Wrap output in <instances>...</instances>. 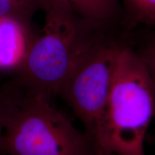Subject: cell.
Returning <instances> with one entry per match:
<instances>
[{
  "instance_id": "cell-1",
  "label": "cell",
  "mask_w": 155,
  "mask_h": 155,
  "mask_svg": "<svg viewBox=\"0 0 155 155\" xmlns=\"http://www.w3.org/2000/svg\"><path fill=\"white\" fill-rule=\"evenodd\" d=\"M45 25L17 71V82L50 98L108 35L61 0H45Z\"/></svg>"
},
{
  "instance_id": "cell-2",
  "label": "cell",
  "mask_w": 155,
  "mask_h": 155,
  "mask_svg": "<svg viewBox=\"0 0 155 155\" xmlns=\"http://www.w3.org/2000/svg\"><path fill=\"white\" fill-rule=\"evenodd\" d=\"M5 124L4 155H97L91 140L50 104V98L15 79L2 87Z\"/></svg>"
},
{
  "instance_id": "cell-3",
  "label": "cell",
  "mask_w": 155,
  "mask_h": 155,
  "mask_svg": "<svg viewBox=\"0 0 155 155\" xmlns=\"http://www.w3.org/2000/svg\"><path fill=\"white\" fill-rule=\"evenodd\" d=\"M155 119V88L128 41L118 55L107 118L108 155H146L144 140Z\"/></svg>"
},
{
  "instance_id": "cell-4",
  "label": "cell",
  "mask_w": 155,
  "mask_h": 155,
  "mask_svg": "<svg viewBox=\"0 0 155 155\" xmlns=\"http://www.w3.org/2000/svg\"><path fill=\"white\" fill-rule=\"evenodd\" d=\"M124 42L106 36L78 66L59 94L82 121L97 155H108L109 98L118 55Z\"/></svg>"
},
{
  "instance_id": "cell-5",
  "label": "cell",
  "mask_w": 155,
  "mask_h": 155,
  "mask_svg": "<svg viewBox=\"0 0 155 155\" xmlns=\"http://www.w3.org/2000/svg\"><path fill=\"white\" fill-rule=\"evenodd\" d=\"M30 28L17 19L0 17V70H17L34 40Z\"/></svg>"
},
{
  "instance_id": "cell-6",
  "label": "cell",
  "mask_w": 155,
  "mask_h": 155,
  "mask_svg": "<svg viewBox=\"0 0 155 155\" xmlns=\"http://www.w3.org/2000/svg\"><path fill=\"white\" fill-rule=\"evenodd\" d=\"M79 16L108 32L116 18L118 0H61Z\"/></svg>"
},
{
  "instance_id": "cell-7",
  "label": "cell",
  "mask_w": 155,
  "mask_h": 155,
  "mask_svg": "<svg viewBox=\"0 0 155 155\" xmlns=\"http://www.w3.org/2000/svg\"><path fill=\"white\" fill-rule=\"evenodd\" d=\"M129 30L137 26L155 28V0H123Z\"/></svg>"
},
{
  "instance_id": "cell-8",
  "label": "cell",
  "mask_w": 155,
  "mask_h": 155,
  "mask_svg": "<svg viewBox=\"0 0 155 155\" xmlns=\"http://www.w3.org/2000/svg\"><path fill=\"white\" fill-rule=\"evenodd\" d=\"M45 0H0V17H9L31 28L35 13L42 9Z\"/></svg>"
},
{
  "instance_id": "cell-9",
  "label": "cell",
  "mask_w": 155,
  "mask_h": 155,
  "mask_svg": "<svg viewBox=\"0 0 155 155\" xmlns=\"http://www.w3.org/2000/svg\"><path fill=\"white\" fill-rule=\"evenodd\" d=\"M148 30L139 42L129 44L146 68L155 88V28Z\"/></svg>"
},
{
  "instance_id": "cell-10",
  "label": "cell",
  "mask_w": 155,
  "mask_h": 155,
  "mask_svg": "<svg viewBox=\"0 0 155 155\" xmlns=\"http://www.w3.org/2000/svg\"><path fill=\"white\" fill-rule=\"evenodd\" d=\"M6 119V104L2 88H0V140L2 136Z\"/></svg>"
},
{
  "instance_id": "cell-11",
  "label": "cell",
  "mask_w": 155,
  "mask_h": 155,
  "mask_svg": "<svg viewBox=\"0 0 155 155\" xmlns=\"http://www.w3.org/2000/svg\"><path fill=\"white\" fill-rule=\"evenodd\" d=\"M152 141L155 143V133H154V136H153V137H152Z\"/></svg>"
}]
</instances>
